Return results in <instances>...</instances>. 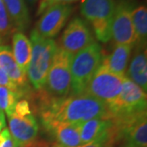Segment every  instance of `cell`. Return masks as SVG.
<instances>
[{"mask_svg": "<svg viewBox=\"0 0 147 147\" xmlns=\"http://www.w3.org/2000/svg\"><path fill=\"white\" fill-rule=\"evenodd\" d=\"M15 30V27L11 20L3 0H0V40L7 41Z\"/></svg>", "mask_w": 147, "mask_h": 147, "instance_id": "21", "label": "cell"}, {"mask_svg": "<svg viewBox=\"0 0 147 147\" xmlns=\"http://www.w3.org/2000/svg\"><path fill=\"white\" fill-rule=\"evenodd\" d=\"M131 45L127 44H115L108 57L102 58V62L113 73L120 76L126 75L127 65L130 60L131 53Z\"/></svg>", "mask_w": 147, "mask_h": 147, "instance_id": "16", "label": "cell"}, {"mask_svg": "<svg viewBox=\"0 0 147 147\" xmlns=\"http://www.w3.org/2000/svg\"><path fill=\"white\" fill-rule=\"evenodd\" d=\"M112 121L110 118H95L82 123L80 131L81 144L84 145L96 140L106 139L110 147Z\"/></svg>", "mask_w": 147, "mask_h": 147, "instance_id": "14", "label": "cell"}, {"mask_svg": "<svg viewBox=\"0 0 147 147\" xmlns=\"http://www.w3.org/2000/svg\"><path fill=\"white\" fill-rule=\"evenodd\" d=\"M32 111L30 110V106L29 102L26 100H20L17 101L16 106H15V114L17 115L24 116L31 114Z\"/></svg>", "mask_w": 147, "mask_h": 147, "instance_id": "24", "label": "cell"}, {"mask_svg": "<svg viewBox=\"0 0 147 147\" xmlns=\"http://www.w3.org/2000/svg\"><path fill=\"white\" fill-rule=\"evenodd\" d=\"M3 142H4V135H3V131H0V147L3 146Z\"/></svg>", "mask_w": 147, "mask_h": 147, "instance_id": "28", "label": "cell"}, {"mask_svg": "<svg viewBox=\"0 0 147 147\" xmlns=\"http://www.w3.org/2000/svg\"><path fill=\"white\" fill-rule=\"evenodd\" d=\"M115 0H84L81 14L89 21L96 38L101 42L111 39V26L115 10Z\"/></svg>", "mask_w": 147, "mask_h": 147, "instance_id": "6", "label": "cell"}, {"mask_svg": "<svg viewBox=\"0 0 147 147\" xmlns=\"http://www.w3.org/2000/svg\"><path fill=\"white\" fill-rule=\"evenodd\" d=\"M93 42V36L88 24L79 17H74L61 35L60 47L74 56Z\"/></svg>", "mask_w": 147, "mask_h": 147, "instance_id": "9", "label": "cell"}, {"mask_svg": "<svg viewBox=\"0 0 147 147\" xmlns=\"http://www.w3.org/2000/svg\"><path fill=\"white\" fill-rule=\"evenodd\" d=\"M9 131L18 147H38V123L33 114L20 116L12 114L8 117Z\"/></svg>", "mask_w": 147, "mask_h": 147, "instance_id": "10", "label": "cell"}, {"mask_svg": "<svg viewBox=\"0 0 147 147\" xmlns=\"http://www.w3.org/2000/svg\"><path fill=\"white\" fill-rule=\"evenodd\" d=\"M124 76L113 73L101 61L84 94L92 96L104 102L106 106H109L120 95Z\"/></svg>", "mask_w": 147, "mask_h": 147, "instance_id": "7", "label": "cell"}, {"mask_svg": "<svg viewBox=\"0 0 147 147\" xmlns=\"http://www.w3.org/2000/svg\"><path fill=\"white\" fill-rule=\"evenodd\" d=\"M83 123H66L57 121H49L43 123L44 127L56 138L57 143L66 147L81 146L80 131Z\"/></svg>", "mask_w": 147, "mask_h": 147, "instance_id": "13", "label": "cell"}, {"mask_svg": "<svg viewBox=\"0 0 147 147\" xmlns=\"http://www.w3.org/2000/svg\"><path fill=\"white\" fill-rule=\"evenodd\" d=\"M7 11L18 31L23 32L30 25V16L24 0H3Z\"/></svg>", "mask_w": 147, "mask_h": 147, "instance_id": "18", "label": "cell"}, {"mask_svg": "<svg viewBox=\"0 0 147 147\" xmlns=\"http://www.w3.org/2000/svg\"><path fill=\"white\" fill-rule=\"evenodd\" d=\"M77 1H79V0H40L39 3H38V7L36 15L37 16L42 15V13L51 6L60 4V3L69 4V3H72L74 2H77Z\"/></svg>", "mask_w": 147, "mask_h": 147, "instance_id": "23", "label": "cell"}, {"mask_svg": "<svg viewBox=\"0 0 147 147\" xmlns=\"http://www.w3.org/2000/svg\"><path fill=\"white\" fill-rule=\"evenodd\" d=\"M102 50L93 42L72 57L70 64L71 96L84 94L95 72L102 61Z\"/></svg>", "mask_w": 147, "mask_h": 147, "instance_id": "3", "label": "cell"}, {"mask_svg": "<svg viewBox=\"0 0 147 147\" xmlns=\"http://www.w3.org/2000/svg\"><path fill=\"white\" fill-rule=\"evenodd\" d=\"M73 11L74 7L70 4L60 3L51 6L41 15L34 30L41 36L53 38L65 26Z\"/></svg>", "mask_w": 147, "mask_h": 147, "instance_id": "11", "label": "cell"}, {"mask_svg": "<svg viewBox=\"0 0 147 147\" xmlns=\"http://www.w3.org/2000/svg\"><path fill=\"white\" fill-rule=\"evenodd\" d=\"M0 68L8 78L26 96L30 91V84L25 73L16 63L11 47L7 45H0Z\"/></svg>", "mask_w": 147, "mask_h": 147, "instance_id": "12", "label": "cell"}, {"mask_svg": "<svg viewBox=\"0 0 147 147\" xmlns=\"http://www.w3.org/2000/svg\"><path fill=\"white\" fill-rule=\"evenodd\" d=\"M131 0H119L115 5L111 26V35L115 44L135 46L137 38L131 21V12L134 8Z\"/></svg>", "mask_w": 147, "mask_h": 147, "instance_id": "8", "label": "cell"}, {"mask_svg": "<svg viewBox=\"0 0 147 147\" xmlns=\"http://www.w3.org/2000/svg\"><path fill=\"white\" fill-rule=\"evenodd\" d=\"M25 1V3L26 2L27 3L29 4V5H30V6H33V5H34L35 3H36L38 1V0H24Z\"/></svg>", "mask_w": 147, "mask_h": 147, "instance_id": "29", "label": "cell"}, {"mask_svg": "<svg viewBox=\"0 0 147 147\" xmlns=\"http://www.w3.org/2000/svg\"><path fill=\"white\" fill-rule=\"evenodd\" d=\"M21 96L5 87L0 86V109L7 117L15 113V106Z\"/></svg>", "mask_w": 147, "mask_h": 147, "instance_id": "20", "label": "cell"}, {"mask_svg": "<svg viewBox=\"0 0 147 147\" xmlns=\"http://www.w3.org/2000/svg\"><path fill=\"white\" fill-rule=\"evenodd\" d=\"M12 53L19 67L26 73L31 59L32 45L23 32L16 31L12 35Z\"/></svg>", "mask_w": 147, "mask_h": 147, "instance_id": "17", "label": "cell"}, {"mask_svg": "<svg viewBox=\"0 0 147 147\" xmlns=\"http://www.w3.org/2000/svg\"><path fill=\"white\" fill-rule=\"evenodd\" d=\"M0 45H3V42H2V41L0 40Z\"/></svg>", "mask_w": 147, "mask_h": 147, "instance_id": "30", "label": "cell"}, {"mask_svg": "<svg viewBox=\"0 0 147 147\" xmlns=\"http://www.w3.org/2000/svg\"><path fill=\"white\" fill-rule=\"evenodd\" d=\"M126 76L144 92L147 90L146 46L136 45Z\"/></svg>", "mask_w": 147, "mask_h": 147, "instance_id": "15", "label": "cell"}, {"mask_svg": "<svg viewBox=\"0 0 147 147\" xmlns=\"http://www.w3.org/2000/svg\"><path fill=\"white\" fill-rule=\"evenodd\" d=\"M131 21L137 38L136 45L146 46L147 9L145 5L137 6L131 12ZM135 45V46H136Z\"/></svg>", "mask_w": 147, "mask_h": 147, "instance_id": "19", "label": "cell"}, {"mask_svg": "<svg viewBox=\"0 0 147 147\" xmlns=\"http://www.w3.org/2000/svg\"><path fill=\"white\" fill-rule=\"evenodd\" d=\"M3 133L4 135V142L3 144V146L1 147H18L15 141L13 140V138L11 137L10 134V131L8 130V128L4 127L3 130Z\"/></svg>", "mask_w": 147, "mask_h": 147, "instance_id": "26", "label": "cell"}, {"mask_svg": "<svg viewBox=\"0 0 147 147\" xmlns=\"http://www.w3.org/2000/svg\"><path fill=\"white\" fill-rule=\"evenodd\" d=\"M146 92L126 75L117 100L107 106L110 119H124L146 112Z\"/></svg>", "mask_w": 147, "mask_h": 147, "instance_id": "4", "label": "cell"}, {"mask_svg": "<svg viewBox=\"0 0 147 147\" xmlns=\"http://www.w3.org/2000/svg\"><path fill=\"white\" fill-rule=\"evenodd\" d=\"M42 124L49 121L66 123H84L95 118H110L104 102L87 94L52 98L39 90Z\"/></svg>", "mask_w": 147, "mask_h": 147, "instance_id": "1", "label": "cell"}, {"mask_svg": "<svg viewBox=\"0 0 147 147\" xmlns=\"http://www.w3.org/2000/svg\"><path fill=\"white\" fill-rule=\"evenodd\" d=\"M30 40L32 53L26 71L27 78L34 88L39 91L43 88L46 83L47 74L58 46L53 38L41 36L34 29L30 33Z\"/></svg>", "mask_w": 147, "mask_h": 147, "instance_id": "2", "label": "cell"}, {"mask_svg": "<svg viewBox=\"0 0 147 147\" xmlns=\"http://www.w3.org/2000/svg\"><path fill=\"white\" fill-rule=\"evenodd\" d=\"M6 127V120H5V115L3 111L0 109V131H2Z\"/></svg>", "mask_w": 147, "mask_h": 147, "instance_id": "27", "label": "cell"}, {"mask_svg": "<svg viewBox=\"0 0 147 147\" xmlns=\"http://www.w3.org/2000/svg\"><path fill=\"white\" fill-rule=\"evenodd\" d=\"M72 57L60 47L55 53L53 61L47 74L46 83L41 89L52 98L66 97L70 92Z\"/></svg>", "mask_w": 147, "mask_h": 147, "instance_id": "5", "label": "cell"}, {"mask_svg": "<svg viewBox=\"0 0 147 147\" xmlns=\"http://www.w3.org/2000/svg\"><path fill=\"white\" fill-rule=\"evenodd\" d=\"M51 147H66L61 146L58 143H54L53 146ZM76 147H109L108 145V141L106 139H100V140H96L94 142H89V143H87V144H84V145H81L79 146Z\"/></svg>", "mask_w": 147, "mask_h": 147, "instance_id": "25", "label": "cell"}, {"mask_svg": "<svg viewBox=\"0 0 147 147\" xmlns=\"http://www.w3.org/2000/svg\"><path fill=\"white\" fill-rule=\"evenodd\" d=\"M0 86L5 87L11 91H12L13 92L19 95L21 98L25 96V94L21 92V90L8 78V76L1 68H0Z\"/></svg>", "mask_w": 147, "mask_h": 147, "instance_id": "22", "label": "cell"}]
</instances>
